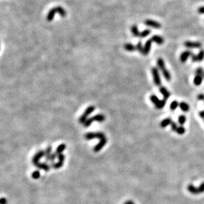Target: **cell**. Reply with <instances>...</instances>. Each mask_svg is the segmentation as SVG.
<instances>
[{
    "label": "cell",
    "mask_w": 204,
    "mask_h": 204,
    "mask_svg": "<svg viewBox=\"0 0 204 204\" xmlns=\"http://www.w3.org/2000/svg\"><path fill=\"white\" fill-rule=\"evenodd\" d=\"M124 49L127 50L128 52H133L136 50V46H135L130 44V43H127V44H124Z\"/></svg>",
    "instance_id": "cell-21"
},
{
    "label": "cell",
    "mask_w": 204,
    "mask_h": 204,
    "mask_svg": "<svg viewBox=\"0 0 204 204\" xmlns=\"http://www.w3.org/2000/svg\"><path fill=\"white\" fill-rule=\"evenodd\" d=\"M95 110V107L94 106H90L87 107L85 110V112H83V114L81 115V117L80 118V119H79V122H80V124H83L87 121V120L88 119V116H89L91 113H93Z\"/></svg>",
    "instance_id": "cell-4"
},
{
    "label": "cell",
    "mask_w": 204,
    "mask_h": 204,
    "mask_svg": "<svg viewBox=\"0 0 204 204\" xmlns=\"http://www.w3.org/2000/svg\"><path fill=\"white\" fill-rule=\"evenodd\" d=\"M179 106H180V109L183 112H187L189 111V105L187 104L186 102H181L179 104Z\"/></svg>",
    "instance_id": "cell-22"
},
{
    "label": "cell",
    "mask_w": 204,
    "mask_h": 204,
    "mask_svg": "<svg viewBox=\"0 0 204 204\" xmlns=\"http://www.w3.org/2000/svg\"><path fill=\"white\" fill-rule=\"evenodd\" d=\"M196 75H200L204 78V71L202 68H198L196 70Z\"/></svg>",
    "instance_id": "cell-35"
},
{
    "label": "cell",
    "mask_w": 204,
    "mask_h": 204,
    "mask_svg": "<svg viewBox=\"0 0 204 204\" xmlns=\"http://www.w3.org/2000/svg\"><path fill=\"white\" fill-rule=\"evenodd\" d=\"M203 79V77H201L200 75H196L194 79V84L196 86L201 85V84L202 83Z\"/></svg>",
    "instance_id": "cell-19"
},
{
    "label": "cell",
    "mask_w": 204,
    "mask_h": 204,
    "mask_svg": "<svg viewBox=\"0 0 204 204\" xmlns=\"http://www.w3.org/2000/svg\"><path fill=\"white\" fill-rule=\"evenodd\" d=\"M151 34V30L150 29H145L143 30L142 32L140 33V38H144L145 37H147V36H149Z\"/></svg>",
    "instance_id": "cell-26"
},
{
    "label": "cell",
    "mask_w": 204,
    "mask_h": 204,
    "mask_svg": "<svg viewBox=\"0 0 204 204\" xmlns=\"http://www.w3.org/2000/svg\"><path fill=\"white\" fill-rule=\"evenodd\" d=\"M43 157H45V151L41 150V151H38L33 158L32 159L33 164L35 166H36V165L40 163V160Z\"/></svg>",
    "instance_id": "cell-7"
},
{
    "label": "cell",
    "mask_w": 204,
    "mask_h": 204,
    "mask_svg": "<svg viewBox=\"0 0 204 204\" xmlns=\"http://www.w3.org/2000/svg\"><path fill=\"white\" fill-rule=\"evenodd\" d=\"M172 122V119L170 118H167L163 120L161 122H160V127H161L162 128H166V127H167L168 126H169V125L171 124Z\"/></svg>",
    "instance_id": "cell-18"
},
{
    "label": "cell",
    "mask_w": 204,
    "mask_h": 204,
    "mask_svg": "<svg viewBox=\"0 0 204 204\" xmlns=\"http://www.w3.org/2000/svg\"><path fill=\"white\" fill-rule=\"evenodd\" d=\"M57 157V155H56V153H52V155H50V157H49V159L47 160V161L48 162H50V163H54L55 159H56Z\"/></svg>",
    "instance_id": "cell-33"
},
{
    "label": "cell",
    "mask_w": 204,
    "mask_h": 204,
    "mask_svg": "<svg viewBox=\"0 0 204 204\" xmlns=\"http://www.w3.org/2000/svg\"><path fill=\"white\" fill-rule=\"evenodd\" d=\"M64 163V161H62V160H58L57 163H52L51 164V167L54 169H59L63 167Z\"/></svg>",
    "instance_id": "cell-23"
},
{
    "label": "cell",
    "mask_w": 204,
    "mask_h": 204,
    "mask_svg": "<svg viewBox=\"0 0 204 204\" xmlns=\"http://www.w3.org/2000/svg\"><path fill=\"white\" fill-rule=\"evenodd\" d=\"M58 13L59 15H60V16L62 17H64L66 16V11L63 8H62V7H59V6L56 7V8H54L50 9V11L48 12L46 17L47 21L50 22V21L53 20V19L54 18V16H55V13Z\"/></svg>",
    "instance_id": "cell-1"
},
{
    "label": "cell",
    "mask_w": 204,
    "mask_h": 204,
    "mask_svg": "<svg viewBox=\"0 0 204 204\" xmlns=\"http://www.w3.org/2000/svg\"><path fill=\"white\" fill-rule=\"evenodd\" d=\"M151 72H152L153 81H154L155 84L157 86H158V87L160 86V85H161V80H160L159 69L157 68H152V69H151Z\"/></svg>",
    "instance_id": "cell-6"
},
{
    "label": "cell",
    "mask_w": 204,
    "mask_h": 204,
    "mask_svg": "<svg viewBox=\"0 0 204 204\" xmlns=\"http://www.w3.org/2000/svg\"><path fill=\"white\" fill-rule=\"evenodd\" d=\"M167 100L163 98V100H160L157 104H155V108L157 109H162L165 106Z\"/></svg>",
    "instance_id": "cell-24"
},
{
    "label": "cell",
    "mask_w": 204,
    "mask_h": 204,
    "mask_svg": "<svg viewBox=\"0 0 204 204\" xmlns=\"http://www.w3.org/2000/svg\"><path fill=\"white\" fill-rule=\"evenodd\" d=\"M136 49L140 52L141 54H143V47L142 45V43L140 41L138 43V44L136 45Z\"/></svg>",
    "instance_id": "cell-32"
},
{
    "label": "cell",
    "mask_w": 204,
    "mask_h": 204,
    "mask_svg": "<svg viewBox=\"0 0 204 204\" xmlns=\"http://www.w3.org/2000/svg\"><path fill=\"white\" fill-rule=\"evenodd\" d=\"M199 116H200L201 118L204 119V110H203V111L200 112V113H199Z\"/></svg>",
    "instance_id": "cell-43"
},
{
    "label": "cell",
    "mask_w": 204,
    "mask_h": 204,
    "mask_svg": "<svg viewBox=\"0 0 204 204\" xmlns=\"http://www.w3.org/2000/svg\"><path fill=\"white\" fill-rule=\"evenodd\" d=\"M198 12L200 14H204V6L199 8L198 9Z\"/></svg>",
    "instance_id": "cell-41"
},
{
    "label": "cell",
    "mask_w": 204,
    "mask_h": 204,
    "mask_svg": "<svg viewBox=\"0 0 204 204\" xmlns=\"http://www.w3.org/2000/svg\"><path fill=\"white\" fill-rule=\"evenodd\" d=\"M124 204H129V202H128V201H127L126 202H125Z\"/></svg>",
    "instance_id": "cell-45"
},
{
    "label": "cell",
    "mask_w": 204,
    "mask_h": 204,
    "mask_svg": "<svg viewBox=\"0 0 204 204\" xmlns=\"http://www.w3.org/2000/svg\"><path fill=\"white\" fill-rule=\"evenodd\" d=\"M106 143H107V138H106L101 139V140H100L99 143H97V145L95 146L94 149H93V151H94L95 153H98V151H100L103 147H104V146L106 145Z\"/></svg>",
    "instance_id": "cell-10"
},
{
    "label": "cell",
    "mask_w": 204,
    "mask_h": 204,
    "mask_svg": "<svg viewBox=\"0 0 204 204\" xmlns=\"http://www.w3.org/2000/svg\"><path fill=\"white\" fill-rule=\"evenodd\" d=\"M105 120V116L102 114H96L95 116L91 117L90 118H88L85 123L83 124L84 127L85 128H88L89 127L93 122H102Z\"/></svg>",
    "instance_id": "cell-3"
},
{
    "label": "cell",
    "mask_w": 204,
    "mask_h": 204,
    "mask_svg": "<svg viewBox=\"0 0 204 204\" xmlns=\"http://www.w3.org/2000/svg\"><path fill=\"white\" fill-rule=\"evenodd\" d=\"M0 203H1V204H6L7 203V200L6 198H2L1 199V201H0Z\"/></svg>",
    "instance_id": "cell-42"
},
{
    "label": "cell",
    "mask_w": 204,
    "mask_h": 204,
    "mask_svg": "<svg viewBox=\"0 0 204 204\" xmlns=\"http://www.w3.org/2000/svg\"><path fill=\"white\" fill-rule=\"evenodd\" d=\"M150 100H151V102H152V103H153V104H154L155 105V104H157V103L158 102H159V98H158V97H157V96H156V95H151V97H150Z\"/></svg>",
    "instance_id": "cell-30"
},
{
    "label": "cell",
    "mask_w": 204,
    "mask_h": 204,
    "mask_svg": "<svg viewBox=\"0 0 204 204\" xmlns=\"http://www.w3.org/2000/svg\"><path fill=\"white\" fill-rule=\"evenodd\" d=\"M159 91L163 96V98H164L165 99L167 100L168 98L170 97V93L167 89V88H165V87H160L159 89Z\"/></svg>",
    "instance_id": "cell-15"
},
{
    "label": "cell",
    "mask_w": 204,
    "mask_h": 204,
    "mask_svg": "<svg viewBox=\"0 0 204 204\" xmlns=\"http://www.w3.org/2000/svg\"><path fill=\"white\" fill-rule=\"evenodd\" d=\"M197 98H198V100H203L204 101V94L203 93H201V94H199L198 95V97H197Z\"/></svg>",
    "instance_id": "cell-39"
},
{
    "label": "cell",
    "mask_w": 204,
    "mask_h": 204,
    "mask_svg": "<svg viewBox=\"0 0 204 204\" xmlns=\"http://www.w3.org/2000/svg\"><path fill=\"white\" fill-rule=\"evenodd\" d=\"M66 144L62 143V144H60V145H59L58 146H57L56 149V151H55V153H56L57 155L62 154V153H63L65 150H66Z\"/></svg>",
    "instance_id": "cell-16"
},
{
    "label": "cell",
    "mask_w": 204,
    "mask_h": 204,
    "mask_svg": "<svg viewBox=\"0 0 204 204\" xmlns=\"http://www.w3.org/2000/svg\"><path fill=\"white\" fill-rule=\"evenodd\" d=\"M128 202H129V204H135V203L131 200H128Z\"/></svg>",
    "instance_id": "cell-44"
},
{
    "label": "cell",
    "mask_w": 204,
    "mask_h": 204,
    "mask_svg": "<svg viewBox=\"0 0 204 204\" xmlns=\"http://www.w3.org/2000/svg\"><path fill=\"white\" fill-rule=\"evenodd\" d=\"M152 42H153V41L151 40V39L147 40V42H145V46H144V47H143V55L147 56V55H148L149 53Z\"/></svg>",
    "instance_id": "cell-12"
},
{
    "label": "cell",
    "mask_w": 204,
    "mask_h": 204,
    "mask_svg": "<svg viewBox=\"0 0 204 204\" xmlns=\"http://www.w3.org/2000/svg\"><path fill=\"white\" fill-rule=\"evenodd\" d=\"M184 44V46L189 49H198L202 46V44L200 42L186 41Z\"/></svg>",
    "instance_id": "cell-8"
},
{
    "label": "cell",
    "mask_w": 204,
    "mask_h": 204,
    "mask_svg": "<svg viewBox=\"0 0 204 204\" xmlns=\"http://www.w3.org/2000/svg\"><path fill=\"white\" fill-rule=\"evenodd\" d=\"M52 147L51 146H48L46 149L45 150V159L47 161V160L49 159L50 155H52Z\"/></svg>",
    "instance_id": "cell-25"
},
{
    "label": "cell",
    "mask_w": 204,
    "mask_h": 204,
    "mask_svg": "<svg viewBox=\"0 0 204 204\" xmlns=\"http://www.w3.org/2000/svg\"><path fill=\"white\" fill-rule=\"evenodd\" d=\"M40 172L39 170H35V171L33 172L32 178L33 179H35V180L38 179L40 178Z\"/></svg>",
    "instance_id": "cell-34"
},
{
    "label": "cell",
    "mask_w": 204,
    "mask_h": 204,
    "mask_svg": "<svg viewBox=\"0 0 204 204\" xmlns=\"http://www.w3.org/2000/svg\"><path fill=\"white\" fill-rule=\"evenodd\" d=\"M144 23H145V25L148 26V27H151V28H157V29H159L160 27H161V25L159 22H157V21L151 20V19H147L144 21Z\"/></svg>",
    "instance_id": "cell-9"
},
{
    "label": "cell",
    "mask_w": 204,
    "mask_h": 204,
    "mask_svg": "<svg viewBox=\"0 0 204 204\" xmlns=\"http://www.w3.org/2000/svg\"><path fill=\"white\" fill-rule=\"evenodd\" d=\"M151 39L153 42H155V43H156V44H157L159 45H161L163 44V43H164V39H163L161 37H160V36H159V35L153 36V37H151Z\"/></svg>",
    "instance_id": "cell-14"
},
{
    "label": "cell",
    "mask_w": 204,
    "mask_h": 204,
    "mask_svg": "<svg viewBox=\"0 0 204 204\" xmlns=\"http://www.w3.org/2000/svg\"><path fill=\"white\" fill-rule=\"evenodd\" d=\"M187 188H188V190L189 192H190L192 194H194V195H197V194H200V192H199L198 188H196V187L194 186L192 184H189Z\"/></svg>",
    "instance_id": "cell-17"
},
{
    "label": "cell",
    "mask_w": 204,
    "mask_h": 204,
    "mask_svg": "<svg viewBox=\"0 0 204 204\" xmlns=\"http://www.w3.org/2000/svg\"><path fill=\"white\" fill-rule=\"evenodd\" d=\"M35 167H37L38 169L43 170L46 172L49 171L50 169V167H51V166H50L48 164H47V163H39L38 164L36 165Z\"/></svg>",
    "instance_id": "cell-13"
},
{
    "label": "cell",
    "mask_w": 204,
    "mask_h": 204,
    "mask_svg": "<svg viewBox=\"0 0 204 204\" xmlns=\"http://www.w3.org/2000/svg\"><path fill=\"white\" fill-rule=\"evenodd\" d=\"M131 33H132V34L133 35L134 37H140V32L139 31V29L138 27H137V25H133L132 27L131 28Z\"/></svg>",
    "instance_id": "cell-20"
},
{
    "label": "cell",
    "mask_w": 204,
    "mask_h": 204,
    "mask_svg": "<svg viewBox=\"0 0 204 204\" xmlns=\"http://www.w3.org/2000/svg\"><path fill=\"white\" fill-rule=\"evenodd\" d=\"M178 123L180 124L181 126H182V125L185 124V122L186 121V118L184 115H180V116L178 117Z\"/></svg>",
    "instance_id": "cell-29"
},
{
    "label": "cell",
    "mask_w": 204,
    "mask_h": 204,
    "mask_svg": "<svg viewBox=\"0 0 204 204\" xmlns=\"http://www.w3.org/2000/svg\"><path fill=\"white\" fill-rule=\"evenodd\" d=\"M198 189H199V192H200V194L204 192V182H202V183L200 184V186H199V188H198Z\"/></svg>",
    "instance_id": "cell-36"
},
{
    "label": "cell",
    "mask_w": 204,
    "mask_h": 204,
    "mask_svg": "<svg viewBox=\"0 0 204 204\" xmlns=\"http://www.w3.org/2000/svg\"><path fill=\"white\" fill-rule=\"evenodd\" d=\"M106 138L104 133L100 131H97V132H89L85 135V138L87 140H91L93 139H99L101 140L102 138Z\"/></svg>",
    "instance_id": "cell-5"
},
{
    "label": "cell",
    "mask_w": 204,
    "mask_h": 204,
    "mask_svg": "<svg viewBox=\"0 0 204 204\" xmlns=\"http://www.w3.org/2000/svg\"><path fill=\"white\" fill-rule=\"evenodd\" d=\"M197 56H198V62H202L204 59V50H200Z\"/></svg>",
    "instance_id": "cell-28"
},
{
    "label": "cell",
    "mask_w": 204,
    "mask_h": 204,
    "mask_svg": "<svg viewBox=\"0 0 204 204\" xmlns=\"http://www.w3.org/2000/svg\"><path fill=\"white\" fill-rule=\"evenodd\" d=\"M192 52L190 50H186V51H184L180 54V60L182 63H185V62L188 60L189 57H191L192 56Z\"/></svg>",
    "instance_id": "cell-11"
},
{
    "label": "cell",
    "mask_w": 204,
    "mask_h": 204,
    "mask_svg": "<svg viewBox=\"0 0 204 204\" xmlns=\"http://www.w3.org/2000/svg\"><path fill=\"white\" fill-rule=\"evenodd\" d=\"M157 66L160 70L161 71L165 80L168 81H170V80H171V75H170V72L166 68L165 61L162 58H160V57L157 59Z\"/></svg>",
    "instance_id": "cell-2"
},
{
    "label": "cell",
    "mask_w": 204,
    "mask_h": 204,
    "mask_svg": "<svg viewBox=\"0 0 204 204\" xmlns=\"http://www.w3.org/2000/svg\"><path fill=\"white\" fill-rule=\"evenodd\" d=\"M185 131H186V129L184 128L183 126H180V127H178L176 132L178 134H179V135H183V134L185 133Z\"/></svg>",
    "instance_id": "cell-31"
},
{
    "label": "cell",
    "mask_w": 204,
    "mask_h": 204,
    "mask_svg": "<svg viewBox=\"0 0 204 204\" xmlns=\"http://www.w3.org/2000/svg\"><path fill=\"white\" fill-rule=\"evenodd\" d=\"M177 128H178L177 124L175 123V122H172V124H171V129H172V130L174 131H176Z\"/></svg>",
    "instance_id": "cell-37"
},
{
    "label": "cell",
    "mask_w": 204,
    "mask_h": 204,
    "mask_svg": "<svg viewBox=\"0 0 204 204\" xmlns=\"http://www.w3.org/2000/svg\"><path fill=\"white\" fill-rule=\"evenodd\" d=\"M178 106H179V103L176 100H174V101H172L171 102V104H170V110H172V111H174V110L177 109Z\"/></svg>",
    "instance_id": "cell-27"
},
{
    "label": "cell",
    "mask_w": 204,
    "mask_h": 204,
    "mask_svg": "<svg viewBox=\"0 0 204 204\" xmlns=\"http://www.w3.org/2000/svg\"><path fill=\"white\" fill-rule=\"evenodd\" d=\"M191 58H192V61L193 62H198V56H197V55L196 54H192V56H191Z\"/></svg>",
    "instance_id": "cell-40"
},
{
    "label": "cell",
    "mask_w": 204,
    "mask_h": 204,
    "mask_svg": "<svg viewBox=\"0 0 204 204\" xmlns=\"http://www.w3.org/2000/svg\"><path fill=\"white\" fill-rule=\"evenodd\" d=\"M57 159H58V160H62V161H64L65 160V155L63 154V153L57 155Z\"/></svg>",
    "instance_id": "cell-38"
}]
</instances>
